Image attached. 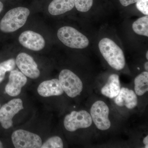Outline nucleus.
<instances>
[{"label":"nucleus","mask_w":148,"mask_h":148,"mask_svg":"<svg viewBox=\"0 0 148 148\" xmlns=\"http://www.w3.org/2000/svg\"><path fill=\"white\" fill-rule=\"evenodd\" d=\"M90 112L92 121L98 129L106 130L110 128L111 126L109 119L110 110L105 102L98 101L93 103Z\"/></svg>","instance_id":"8"},{"label":"nucleus","mask_w":148,"mask_h":148,"mask_svg":"<svg viewBox=\"0 0 148 148\" xmlns=\"http://www.w3.org/2000/svg\"><path fill=\"white\" fill-rule=\"evenodd\" d=\"M145 69L147 71H148V62H146L145 64Z\"/></svg>","instance_id":"25"},{"label":"nucleus","mask_w":148,"mask_h":148,"mask_svg":"<svg viewBox=\"0 0 148 148\" xmlns=\"http://www.w3.org/2000/svg\"><path fill=\"white\" fill-rule=\"evenodd\" d=\"M148 0H138L136 2V7L138 10L144 14H148Z\"/></svg>","instance_id":"21"},{"label":"nucleus","mask_w":148,"mask_h":148,"mask_svg":"<svg viewBox=\"0 0 148 148\" xmlns=\"http://www.w3.org/2000/svg\"><path fill=\"white\" fill-rule=\"evenodd\" d=\"M23 102L20 98H14L0 108V123L2 127L8 129L13 125V119L24 109Z\"/></svg>","instance_id":"6"},{"label":"nucleus","mask_w":148,"mask_h":148,"mask_svg":"<svg viewBox=\"0 0 148 148\" xmlns=\"http://www.w3.org/2000/svg\"><path fill=\"white\" fill-rule=\"evenodd\" d=\"M16 65L15 60L14 58H10L0 63V84L4 79L6 73L13 70Z\"/></svg>","instance_id":"18"},{"label":"nucleus","mask_w":148,"mask_h":148,"mask_svg":"<svg viewBox=\"0 0 148 148\" xmlns=\"http://www.w3.org/2000/svg\"><path fill=\"white\" fill-rule=\"evenodd\" d=\"M138 0H119L123 6H127L130 5L135 3L137 2Z\"/></svg>","instance_id":"22"},{"label":"nucleus","mask_w":148,"mask_h":148,"mask_svg":"<svg viewBox=\"0 0 148 148\" xmlns=\"http://www.w3.org/2000/svg\"><path fill=\"white\" fill-rule=\"evenodd\" d=\"M37 92L40 96L45 98L60 96L64 92L59 80L57 79L42 82L39 85Z\"/></svg>","instance_id":"12"},{"label":"nucleus","mask_w":148,"mask_h":148,"mask_svg":"<svg viewBox=\"0 0 148 148\" xmlns=\"http://www.w3.org/2000/svg\"><path fill=\"white\" fill-rule=\"evenodd\" d=\"M27 82V77L24 74L17 70H12L10 74L8 82L6 85L5 92L11 97L18 96Z\"/></svg>","instance_id":"10"},{"label":"nucleus","mask_w":148,"mask_h":148,"mask_svg":"<svg viewBox=\"0 0 148 148\" xmlns=\"http://www.w3.org/2000/svg\"><path fill=\"white\" fill-rule=\"evenodd\" d=\"M3 147V143L0 140V148H2Z\"/></svg>","instance_id":"26"},{"label":"nucleus","mask_w":148,"mask_h":148,"mask_svg":"<svg viewBox=\"0 0 148 148\" xmlns=\"http://www.w3.org/2000/svg\"><path fill=\"white\" fill-rule=\"evenodd\" d=\"M57 36L64 44L72 48L82 49L89 45L87 37L73 27H61L57 32Z\"/></svg>","instance_id":"3"},{"label":"nucleus","mask_w":148,"mask_h":148,"mask_svg":"<svg viewBox=\"0 0 148 148\" xmlns=\"http://www.w3.org/2000/svg\"><path fill=\"white\" fill-rule=\"evenodd\" d=\"M4 8V5L3 3L0 1V13L2 11Z\"/></svg>","instance_id":"24"},{"label":"nucleus","mask_w":148,"mask_h":148,"mask_svg":"<svg viewBox=\"0 0 148 148\" xmlns=\"http://www.w3.org/2000/svg\"><path fill=\"white\" fill-rule=\"evenodd\" d=\"M30 13L29 9L22 7L9 10L0 21V30L5 33L17 31L26 23Z\"/></svg>","instance_id":"2"},{"label":"nucleus","mask_w":148,"mask_h":148,"mask_svg":"<svg viewBox=\"0 0 148 148\" xmlns=\"http://www.w3.org/2000/svg\"><path fill=\"white\" fill-rule=\"evenodd\" d=\"M120 89L119 76L116 74H112L109 77L107 83L102 88L101 92L106 97L113 98L118 95Z\"/></svg>","instance_id":"14"},{"label":"nucleus","mask_w":148,"mask_h":148,"mask_svg":"<svg viewBox=\"0 0 148 148\" xmlns=\"http://www.w3.org/2000/svg\"><path fill=\"white\" fill-rule=\"evenodd\" d=\"M114 103L119 107L125 106L127 108L132 109L138 105V98L133 90L122 88L115 98Z\"/></svg>","instance_id":"13"},{"label":"nucleus","mask_w":148,"mask_h":148,"mask_svg":"<svg viewBox=\"0 0 148 148\" xmlns=\"http://www.w3.org/2000/svg\"><path fill=\"white\" fill-rule=\"evenodd\" d=\"M92 121L91 116L87 111H73L65 116L64 124L66 130L72 132L80 128L90 127Z\"/></svg>","instance_id":"7"},{"label":"nucleus","mask_w":148,"mask_h":148,"mask_svg":"<svg viewBox=\"0 0 148 148\" xmlns=\"http://www.w3.org/2000/svg\"><path fill=\"white\" fill-rule=\"evenodd\" d=\"M98 47L101 54L111 67L117 71L124 68V53L113 41L108 38H104L100 41Z\"/></svg>","instance_id":"1"},{"label":"nucleus","mask_w":148,"mask_h":148,"mask_svg":"<svg viewBox=\"0 0 148 148\" xmlns=\"http://www.w3.org/2000/svg\"><path fill=\"white\" fill-rule=\"evenodd\" d=\"M58 80L64 92L69 97L75 98L82 91L83 85L81 80L70 70L64 69L61 71Z\"/></svg>","instance_id":"4"},{"label":"nucleus","mask_w":148,"mask_h":148,"mask_svg":"<svg viewBox=\"0 0 148 148\" xmlns=\"http://www.w3.org/2000/svg\"><path fill=\"white\" fill-rule=\"evenodd\" d=\"M64 143L61 138L58 136H52L46 140L40 148H62Z\"/></svg>","instance_id":"19"},{"label":"nucleus","mask_w":148,"mask_h":148,"mask_svg":"<svg viewBox=\"0 0 148 148\" xmlns=\"http://www.w3.org/2000/svg\"><path fill=\"white\" fill-rule=\"evenodd\" d=\"M12 141L16 148H40L42 141L39 135L23 129L14 131Z\"/></svg>","instance_id":"5"},{"label":"nucleus","mask_w":148,"mask_h":148,"mask_svg":"<svg viewBox=\"0 0 148 148\" xmlns=\"http://www.w3.org/2000/svg\"><path fill=\"white\" fill-rule=\"evenodd\" d=\"M74 2L77 10L81 12H86L92 7L93 0H74Z\"/></svg>","instance_id":"20"},{"label":"nucleus","mask_w":148,"mask_h":148,"mask_svg":"<svg viewBox=\"0 0 148 148\" xmlns=\"http://www.w3.org/2000/svg\"><path fill=\"white\" fill-rule=\"evenodd\" d=\"M143 143L145 144V148H148V136H146L145 138H144V140H143Z\"/></svg>","instance_id":"23"},{"label":"nucleus","mask_w":148,"mask_h":148,"mask_svg":"<svg viewBox=\"0 0 148 148\" xmlns=\"http://www.w3.org/2000/svg\"><path fill=\"white\" fill-rule=\"evenodd\" d=\"M132 29L136 34L148 36V16H143L137 19L132 24Z\"/></svg>","instance_id":"17"},{"label":"nucleus","mask_w":148,"mask_h":148,"mask_svg":"<svg viewBox=\"0 0 148 148\" xmlns=\"http://www.w3.org/2000/svg\"><path fill=\"white\" fill-rule=\"evenodd\" d=\"M1 103H0V108H1Z\"/></svg>","instance_id":"28"},{"label":"nucleus","mask_w":148,"mask_h":148,"mask_svg":"<svg viewBox=\"0 0 148 148\" xmlns=\"http://www.w3.org/2000/svg\"><path fill=\"white\" fill-rule=\"evenodd\" d=\"M135 90L136 95L142 96L148 90V71L143 72L135 77Z\"/></svg>","instance_id":"16"},{"label":"nucleus","mask_w":148,"mask_h":148,"mask_svg":"<svg viewBox=\"0 0 148 148\" xmlns=\"http://www.w3.org/2000/svg\"><path fill=\"white\" fill-rule=\"evenodd\" d=\"M18 41L24 47L34 51L41 50L45 45L43 37L32 31H26L21 33L18 37Z\"/></svg>","instance_id":"11"},{"label":"nucleus","mask_w":148,"mask_h":148,"mask_svg":"<svg viewBox=\"0 0 148 148\" xmlns=\"http://www.w3.org/2000/svg\"><path fill=\"white\" fill-rule=\"evenodd\" d=\"M146 58L147 59H148V51H147V53H146Z\"/></svg>","instance_id":"27"},{"label":"nucleus","mask_w":148,"mask_h":148,"mask_svg":"<svg viewBox=\"0 0 148 148\" xmlns=\"http://www.w3.org/2000/svg\"><path fill=\"white\" fill-rule=\"evenodd\" d=\"M16 65L21 73L32 79H36L40 77V72L34 58L28 53L22 52L16 56Z\"/></svg>","instance_id":"9"},{"label":"nucleus","mask_w":148,"mask_h":148,"mask_svg":"<svg viewBox=\"0 0 148 148\" xmlns=\"http://www.w3.org/2000/svg\"><path fill=\"white\" fill-rule=\"evenodd\" d=\"M75 6L74 0H53L48 6L51 15H60L72 10Z\"/></svg>","instance_id":"15"}]
</instances>
